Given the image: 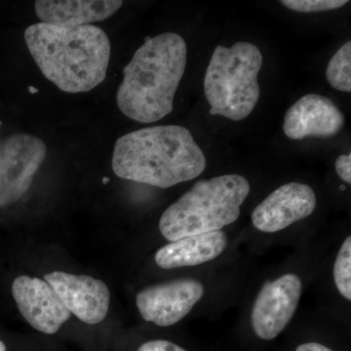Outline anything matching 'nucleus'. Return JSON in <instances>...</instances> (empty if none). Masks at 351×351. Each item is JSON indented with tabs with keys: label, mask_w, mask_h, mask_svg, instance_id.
<instances>
[{
	"label": "nucleus",
	"mask_w": 351,
	"mask_h": 351,
	"mask_svg": "<svg viewBox=\"0 0 351 351\" xmlns=\"http://www.w3.org/2000/svg\"><path fill=\"white\" fill-rule=\"evenodd\" d=\"M336 171L343 182L351 184V154H341L336 161Z\"/></svg>",
	"instance_id": "6ab92c4d"
},
{
	"label": "nucleus",
	"mask_w": 351,
	"mask_h": 351,
	"mask_svg": "<svg viewBox=\"0 0 351 351\" xmlns=\"http://www.w3.org/2000/svg\"><path fill=\"white\" fill-rule=\"evenodd\" d=\"M295 351H332L327 346L318 343H306L298 346Z\"/></svg>",
	"instance_id": "aec40b11"
},
{
	"label": "nucleus",
	"mask_w": 351,
	"mask_h": 351,
	"mask_svg": "<svg viewBox=\"0 0 351 351\" xmlns=\"http://www.w3.org/2000/svg\"><path fill=\"white\" fill-rule=\"evenodd\" d=\"M0 351H6V346L2 341H0Z\"/></svg>",
	"instance_id": "412c9836"
},
{
	"label": "nucleus",
	"mask_w": 351,
	"mask_h": 351,
	"mask_svg": "<svg viewBox=\"0 0 351 351\" xmlns=\"http://www.w3.org/2000/svg\"><path fill=\"white\" fill-rule=\"evenodd\" d=\"M334 280L343 298L351 300V237L345 240L339 249L334 265Z\"/></svg>",
	"instance_id": "dca6fc26"
},
{
	"label": "nucleus",
	"mask_w": 351,
	"mask_h": 351,
	"mask_svg": "<svg viewBox=\"0 0 351 351\" xmlns=\"http://www.w3.org/2000/svg\"><path fill=\"white\" fill-rule=\"evenodd\" d=\"M12 295L25 319L44 334H55L71 317L54 289L43 279L17 277L12 284Z\"/></svg>",
	"instance_id": "9b49d317"
},
{
	"label": "nucleus",
	"mask_w": 351,
	"mask_h": 351,
	"mask_svg": "<svg viewBox=\"0 0 351 351\" xmlns=\"http://www.w3.org/2000/svg\"><path fill=\"white\" fill-rule=\"evenodd\" d=\"M263 55L255 44L237 43L215 48L204 78V93L210 114L233 121L248 117L261 96L258 75Z\"/></svg>",
	"instance_id": "39448f33"
},
{
	"label": "nucleus",
	"mask_w": 351,
	"mask_h": 351,
	"mask_svg": "<svg viewBox=\"0 0 351 351\" xmlns=\"http://www.w3.org/2000/svg\"><path fill=\"white\" fill-rule=\"evenodd\" d=\"M343 113L327 97L308 94L295 101L285 114L283 131L291 140L331 138L345 125Z\"/></svg>",
	"instance_id": "f8f14e48"
},
{
	"label": "nucleus",
	"mask_w": 351,
	"mask_h": 351,
	"mask_svg": "<svg viewBox=\"0 0 351 351\" xmlns=\"http://www.w3.org/2000/svg\"><path fill=\"white\" fill-rule=\"evenodd\" d=\"M0 125H1V122H0Z\"/></svg>",
	"instance_id": "5701e85b"
},
{
	"label": "nucleus",
	"mask_w": 351,
	"mask_h": 351,
	"mask_svg": "<svg viewBox=\"0 0 351 351\" xmlns=\"http://www.w3.org/2000/svg\"><path fill=\"white\" fill-rule=\"evenodd\" d=\"M122 4L120 0H38L34 10L41 23L80 27L112 17Z\"/></svg>",
	"instance_id": "ddd939ff"
},
{
	"label": "nucleus",
	"mask_w": 351,
	"mask_h": 351,
	"mask_svg": "<svg viewBox=\"0 0 351 351\" xmlns=\"http://www.w3.org/2000/svg\"><path fill=\"white\" fill-rule=\"evenodd\" d=\"M329 84L338 91L351 92V43L341 46L330 60L326 69Z\"/></svg>",
	"instance_id": "2eb2a0df"
},
{
	"label": "nucleus",
	"mask_w": 351,
	"mask_h": 351,
	"mask_svg": "<svg viewBox=\"0 0 351 351\" xmlns=\"http://www.w3.org/2000/svg\"><path fill=\"white\" fill-rule=\"evenodd\" d=\"M302 290L301 278L294 274H284L261 289L251 314L258 338L270 341L285 329L299 306Z\"/></svg>",
	"instance_id": "0eeeda50"
},
{
	"label": "nucleus",
	"mask_w": 351,
	"mask_h": 351,
	"mask_svg": "<svg viewBox=\"0 0 351 351\" xmlns=\"http://www.w3.org/2000/svg\"><path fill=\"white\" fill-rule=\"evenodd\" d=\"M25 40L41 73L62 91L84 93L106 80L112 49L100 27L38 23L25 29Z\"/></svg>",
	"instance_id": "f257e3e1"
},
{
	"label": "nucleus",
	"mask_w": 351,
	"mask_h": 351,
	"mask_svg": "<svg viewBox=\"0 0 351 351\" xmlns=\"http://www.w3.org/2000/svg\"><path fill=\"white\" fill-rule=\"evenodd\" d=\"M249 193L250 184L243 176L223 175L197 182L165 210L159 230L171 242L221 230L239 218L240 206Z\"/></svg>",
	"instance_id": "20e7f679"
},
{
	"label": "nucleus",
	"mask_w": 351,
	"mask_h": 351,
	"mask_svg": "<svg viewBox=\"0 0 351 351\" xmlns=\"http://www.w3.org/2000/svg\"><path fill=\"white\" fill-rule=\"evenodd\" d=\"M226 246L228 237L221 230L191 235L159 249L156 263L163 269L193 267L218 258Z\"/></svg>",
	"instance_id": "4468645a"
},
{
	"label": "nucleus",
	"mask_w": 351,
	"mask_h": 351,
	"mask_svg": "<svg viewBox=\"0 0 351 351\" xmlns=\"http://www.w3.org/2000/svg\"><path fill=\"white\" fill-rule=\"evenodd\" d=\"M29 91H31V93H38V89L34 87H29Z\"/></svg>",
	"instance_id": "4be33fe9"
},
{
	"label": "nucleus",
	"mask_w": 351,
	"mask_h": 351,
	"mask_svg": "<svg viewBox=\"0 0 351 351\" xmlns=\"http://www.w3.org/2000/svg\"><path fill=\"white\" fill-rule=\"evenodd\" d=\"M315 193L308 184L289 182L270 193L252 213V223L263 232H277L313 213Z\"/></svg>",
	"instance_id": "9d476101"
},
{
	"label": "nucleus",
	"mask_w": 351,
	"mask_h": 351,
	"mask_svg": "<svg viewBox=\"0 0 351 351\" xmlns=\"http://www.w3.org/2000/svg\"><path fill=\"white\" fill-rule=\"evenodd\" d=\"M284 6L299 13H316L336 10L348 3L346 0H282Z\"/></svg>",
	"instance_id": "f3484780"
},
{
	"label": "nucleus",
	"mask_w": 351,
	"mask_h": 351,
	"mask_svg": "<svg viewBox=\"0 0 351 351\" xmlns=\"http://www.w3.org/2000/svg\"><path fill=\"white\" fill-rule=\"evenodd\" d=\"M47 154L43 141L15 134L0 145V207L16 202L31 188Z\"/></svg>",
	"instance_id": "423d86ee"
},
{
	"label": "nucleus",
	"mask_w": 351,
	"mask_h": 351,
	"mask_svg": "<svg viewBox=\"0 0 351 351\" xmlns=\"http://www.w3.org/2000/svg\"><path fill=\"white\" fill-rule=\"evenodd\" d=\"M69 313L89 325L98 324L107 316L110 304L108 286L100 279L53 271L44 276Z\"/></svg>",
	"instance_id": "1a4fd4ad"
},
{
	"label": "nucleus",
	"mask_w": 351,
	"mask_h": 351,
	"mask_svg": "<svg viewBox=\"0 0 351 351\" xmlns=\"http://www.w3.org/2000/svg\"><path fill=\"white\" fill-rule=\"evenodd\" d=\"M138 351H186L176 343L164 339L149 341L140 346Z\"/></svg>",
	"instance_id": "a211bd4d"
},
{
	"label": "nucleus",
	"mask_w": 351,
	"mask_h": 351,
	"mask_svg": "<svg viewBox=\"0 0 351 351\" xmlns=\"http://www.w3.org/2000/svg\"><path fill=\"white\" fill-rule=\"evenodd\" d=\"M186 57V43L179 34L166 32L145 39L123 69L117 94L122 113L141 123H152L170 114Z\"/></svg>",
	"instance_id": "7ed1b4c3"
},
{
	"label": "nucleus",
	"mask_w": 351,
	"mask_h": 351,
	"mask_svg": "<svg viewBox=\"0 0 351 351\" xmlns=\"http://www.w3.org/2000/svg\"><path fill=\"white\" fill-rule=\"evenodd\" d=\"M204 287L195 279H177L149 286L136 298L138 311L147 322L172 326L191 313L202 299Z\"/></svg>",
	"instance_id": "6e6552de"
},
{
	"label": "nucleus",
	"mask_w": 351,
	"mask_h": 351,
	"mask_svg": "<svg viewBox=\"0 0 351 351\" xmlns=\"http://www.w3.org/2000/svg\"><path fill=\"white\" fill-rule=\"evenodd\" d=\"M112 170L124 180L168 189L204 172V152L188 129L178 125L147 127L117 141Z\"/></svg>",
	"instance_id": "f03ea898"
}]
</instances>
